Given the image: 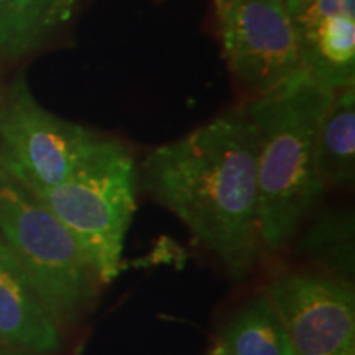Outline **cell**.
I'll return each instance as SVG.
<instances>
[{
    "mask_svg": "<svg viewBox=\"0 0 355 355\" xmlns=\"http://www.w3.org/2000/svg\"><path fill=\"white\" fill-rule=\"evenodd\" d=\"M144 178L153 198L180 217L230 278H247L260 235L257 137L245 110L153 148Z\"/></svg>",
    "mask_w": 355,
    "mask_h": 355,
    "instance_id": "1",
    "label": "cell"
},
{
    "mask_svg": "<svg viewBox=\"0 0 355 355\" xmlns=\"http://www.w3.org/2000/svg\"><path fill=\"white\" fill-rule=\"evenodd\" d=\"M336 89L300 66L247 104L257 137L259 235L270 254L283 250L324 193L316 135Z\"/></svg>",
    "mask_w": 355,
    "mask_h": 355,
    "instance_id": "2",
    "label": "cell"
},
{
    "mask_svg": "<svg viewBox=\"0 0 355 355\" xmlns=\"http://www.w3.org/2000/svg\"><path fill=\"white\" fill-rule=\"evenodd\" d=\"M137 173L122 141L104 139L96 153L63 183L26 186L76 241L97 282L122 270L127 230L137 209Z\"/></svg>",
    "mask_w": 355,
    "mask_h": 355,
    "instance_id": "3",
    "label": "cell"
},
{
    "mask_svg": "<svg viewBox=\"0 0 355 355\" xmlns=\"http://www.w3.org/2000/svg\"><path fill=\"white\" fill-rule=\"evenodd\" d=\"M0 237L24 265L58 322L81 319L99 282L60 219L0 163Z\"/></svg>",
    "mask_w": 355,
    "mask_h": 355,
    "instance_id": "4",
    "label": "cell"
},
{
    "mask_svg": "<svg viewBox=\"0 0 355 355\" xmlns=\"http://www.w3.org/2000/svg\"><path fill=\"white\" fill-rule=\"evenodd\" d=\"M104 139L43 109L24 76L0 87V163L26 186L63 183Z\"/></svg>",
    "mask_w": 355,
    "mask_h": 355,
    "instance_id": "5",
    "label": "cell"
},
{
    "mask_svg": "<svg viewBox=\"0 0 355 355\" xmlns=\"http://www.w3.org/2000/svg\"><path fill=\"white\" fill-rule=\"evenodd\" d=\"M295 355H355V293L350 282L298 272L266 291Z\"/></svg>",
    "mask_w": 355,
    "mask_h": 355,
    "instance_id": "6",
    "label": "cell"
},
{
    "mask_svg": "<svg viewBox=\"0 0 355 355\" xmlns=\"http://www.w3.org/2000/svg\"><path fill=\"white\" fill-rule=\"evenodd\" d=\"M219 12L230 69L257 94L300 68V35L285 0H222Z\"/></svg>",
    "mask_w": 355,
    "mask_h": 355,
    "instance_id": "7",
    "label": "cell"
},
{
    "mask_svg": "<svg viewBox=\"0 0 355 355\" xmlns=\"http://www.w3.org/2000/svg\"><path fill=\"white\" fill-rule=\"evenodd\" d=\"M60 327L24 265L0 237V347L37 355L56 352Z\"/></svg>",
    "mask_w": 355,
    "mask_h": 355,
    "instance_id": "8",
    "label": "cell"
},
{
    "mask_svg": "<svg viewBox=\"0 0 355 355\" xmlns=\"http://www.w3.org/2000/svg\"><path fill=\"white\" fill-rule=\"evenodd\" d=\"M316 168L326 188H347L355 178V89L340 87L316 135Z\"/></svg>",
    "mask_w": 355,
    "mask_h": 355,
    "instance_id": "9",
    "label": "cell"
},
{
    "mask_svg": "<svg viewBox=\"0 0 355 355\" xmlns=\"http://www.w3.org/2000/svg\"><path fill=\"white\" fill-rule=\"evenodd\" d=\"M78 0H0V56L19 60L73 17Z\"/></svg>",
    "mask_w": 355,
    "mask_h": 355,
    "instance_id": "10",
    "label": "cell"
},
{
    "mask_svg": "<svg viewBox=\"0 0 355 355\" xmlns=\"http://www.w3.org/2000/svg\"><path fill=\"white\" fill-rule=\"evenodd\" d=\"M301 66L332 89L354 84L355 15L329 17L300 38Z\"/></svg>",
    "mask_w": 355,
    "mask_h": 355,
    "instance_id": "11",
    "label": "cell"
},
{
    "mask_svg": "<svg viewBox=\"0 0 355 355\" xmlns=\"http://www.w3.org/2000/svg\"><path fill=\"white\" fill-rule=\"evenodd\" d=\"M214 349L219 355H295L285 326L266 295L248 301L229 319Z\"/></svg>",
    "mask_w": 355,
    "mask_h": 355,
    "instance_id": "12",
    "label": "cell"
},
{
    "mask_svg": "<svg viewBox=\"0 0 355 355\" xmlns=\"http://www.w3.org/2000/svg\"><path fill=\"white\" fill-rule=\"evenodd\" d=\"M300 248L327 275L349 282L354 275V214L332 211L321 216L306 230Z\"/></svg>",
    "mask_w": 355,
    "mask_h": 355,
    "instance_id": "13",
    "label": "cell"
},
{
    "mask_svg": "<svg viewBox=\"0 0 355 355\" xmlns=\"http://www.w3.org/2000/svg\"><path fill=\"white\" fill-rule=\"evenodd\" d=\"M308 2H311V0H285V6H286L288 13H291V12H295L296 8L303 7L304 3H308Z\"/></svg>",
    "mask_w": 355,
    "mask_h": 355,
    "instance_id": "14",
    "label": "cell"
},
{
    "mask_svg": "<svg viewBox=\"0 0 355 355\" xmlns=\"http://www.w3.org/2000/svg\"><path fill=\"white\" fill-rule=\"evenodd\" d=\"M0 355H37V354L24 352V350H13V349H3V347H0Z\"/></svg>",
    "mask_w": 355,
    "mask_h": 355,
    "instance_id": "15",
    "label": "cell"
},
{
    "mask_svg": "<svg viewBox=\"0 0 355 355\" xmlns=\"http://www.w3.org/2000/svg\"><path fill=\"white\" fill-rule=\"evenodd\" d=\"M207 355H219V354H217V352H216V349H212V350H211V352H209V354H207Z\"/></svg>",
    "mask_w": 355,
    "mask_h": 355,
    "instance_id": "16",
    "label": "cell"
}]
</instances>
